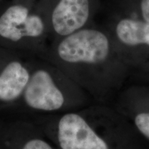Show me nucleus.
<instances>
[{
  "instance_id": "f257e3e1",
  "label": "nucleus",
  "mask_w": 149,
  "mask_h": 149,
  "mask_svg": "<svg viewBox=\"0 0 149 149\" xmlns=\"http://www.w3.org/2000/svg\"><path fill=\"white\" fill-rule=\"evenodd\" d=\"M47 60L95 103L111 104L132 76L113 39L93 28L84 27L53 41Z\"/></svg>"
},
{
  "instance_id": "f03ea898",
  "label": "nucleus",
  "mask_w": 149,
  "mask_h": 149,
  "mask_svg": "<svg viewBox=\"0 0 149 149\" xmlns=\"http://www.w3.org/2000/svg\"><path fill=\"white\" fill-rule=\"evenodd\" d=\"M29 120L59 149H146V141L110 104L93 102L79 110Z\"/></svg>"
},
{
  "instance_id": "7ed1b4c3",
  "label": "nucleus",
  "mask_w": 149,
  "mask_h": 149,
  "mask_svg": "<svg viewBox=\"0 0 149 149\" xmlns=\"http://www.w3.org/2000/svg\"><path fill=\"white\" fill-rule=\"evenodd\" d=\"M93 102L58 67L33 56L29 80L23 95L13 111L7 115L29 119L79 110Z\"/></svg>"
},
{
  "instance_id": "20e7f679",
  "label": "nucleus",
  "mask_w": 149,
  "mask_h": 149,
  "mask_svg": "<svg viewBox=\"0 0 149 149\" xmlns=\"http://www.w3.org/2000/svg\"><path fill=\"white\" fill-rule=\"evenodd\" d=\"M48 21L26 6L15 3L0 14V46L47 60Z\"/></svg>"
},
{
  "instance_id": "39448f33",
  "label": "nucleus",
  "mask_w": 149,
  "mask_h": 149,
  "mask_svg": "<svg viewBox=\"0 0 149 149\" xmlns=\"http://www.w3.org/2000/svg\"><path fill=\"white\" fill-rule=\"evenodd\" d=\"M33 57L0 46V115L9 114L18 104L29 80Z\"/></svg>"
},
{
  "instance_id": "423d86ee",
  "label": "nucleus",
  "mask_w": 149,
  "mask_h": 149,
  "mask_svg": "<svg viewBox=\"0 0 149 149\" xmlns=\"http://www.w3.org/2000/svg\"><path fill=\"white\" fill-rule=\"evenodd\" d=\"M113 40L131 70V77L149 72V22L122 19L115 26Z\"/></svg>"
},
{
  "instance_id": "0eeeda50",
  "label": "nucleus",
  "mask_w": 149,
  "mask_h": 149,
  "mask_svg": "<svg viewBox=\"0 0 149 149\" xmlns=\"http://www.w3.org/2000/svg\"><path fill=\"white\" fill-rule=\"evenodd\" d=\"M33 121L0 115V149H59Z\"/></svg>"
},
{
  "instance_id": "6e6552de",
  "label": "nucleus",
  "mask_w": 149,
  "mask_h": 149,
  "mask_svg": "<svg viewBox=\"0 0 149 149\" xmlns=\"http://www.w3.org/2000/svg\"><path fill=\"white\" fill-rule=\"evenodd\" d=\"M110 105L125 117L149 145V86L133 85L124 88Z\"/></svg>"
},
{
  "instance_id": "1a4fd4ad",
  "label": "nucleus",
  "mask_w": 149,
  "mask_h": 149,
  "mask_svg": "<svg viewBox=\"0 0 149 149\" xmlns=\"http://www.w3.org/2000/svg\"><path fill=\"white\" fill-rule=\"evenodd\" d=\"M89 15L88 0H59L47 20L50 35L55 41L83 29Z\"/></svg>"
},
{
  "instance_id": "9d476101",
  "label": "nucleus",
  "mask_w": 149,
  "mask_h": 149,
  "mask_svg": "<svg viewBox=\"0 0 149 149\" xmlns=\"http://www.w3.org/2000/svg\"><path fill=\"white\" fill-rule=\"evenodd\" d=\"M141 10L143 20L149 22V0H142L141 1Z\"/></svg>"
}]
</instances>
